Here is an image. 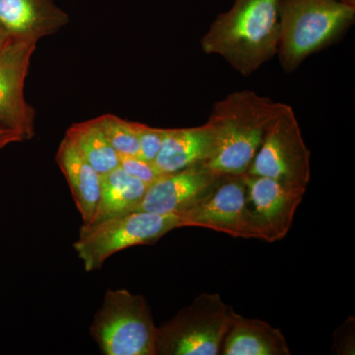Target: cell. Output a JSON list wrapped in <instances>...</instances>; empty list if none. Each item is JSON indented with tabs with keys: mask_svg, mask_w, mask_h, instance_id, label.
<instances>
[{
	"mask_svg": "<svg viewBox=\"0 0 355 355\" xmlns=\"http://www.w3.org/2000/svg\"><path fill=\"white\" fill-rule=\"evenodd\" d=\"M282 0H235L200 40L207 55H218L249 76L277 55Z\"/></svg>",
	"mask_w": 355,
	"mask_h": 355,
	"instance_id": "1",
	"label": "cell"
},
{
	"mask_svg": "<svg viewBox=\"0 0 355 355\" xmlns=\"http://www.w3.org/2000/svg\"><path fill=\"white\" fill-rule=\"evenodd\" d=\"M282 106L251 90L236 91L216 102L207 121L216 128V150L205 165L220 175L246 174Z\"/></svg>",
	"mask_w": 355,
	"mask_h": 355,
	"instance_id": "2",
	"label": "cell"
},
{
	"mask_svg": "<svg viewBox=\"0 0 355 355\" xmlns=\"http://www.w3.org/2000/svg\"><path fill=\"white\" fill-rule=\"evenodd\" d=\"M355 20V0H282L280 65L287 73L323 50Z\"/></svg>",
	"mask_w": 355,
	"mask_h": 355,
	"instance_id": "3",
	"label": "cell"
},
{
	"mask_svg": "<svg viewBox=\"0 0 355 355\" xmlns=\"http://www.w3.org/2000/svg\"><path fill=\"white\" fill-rule=\"evenodd\" d=\"M157 329L144 296L108 289L90 335L105 355H155Z\"/></svg>",
	"mask_w": 355,
	"mask_h": 355,
	"instance_id": "4",
	"label": "cell"
},
{
	"mask_svg": "<svg viewBox=\"0 0 355 355\" xmlns=\"http://www.w3.org/2000/svg\"><path fill=\"white\" fill-rule=\"evenodd\" d=\"M233 313L220 294H200L157 329L155 355L220 354Z\"/></svg>",
	"mask_w": 355,
	"mask_h": 355,
	"instance_id": "5",
	"label": "cell"
},
{
	"mask_svg": "<svg viewBox=\"0 0 355 355\" xmlns=\"http://www.w3.org/2000/svg\"><path fill=\"white\" fill-rule=\"evenodd\" d=\"M183 227L182 212H130L93 227L81 226L74 243L86 272L100 270L110 257L139 245H153L174 229Z\"/></svg>",
	"mask_w": 355,
	"mask_h": 355,
	"instance_id": "6",
	"label": "cell"
},
{
	"mask_svg": "<svg viewBox=\"0 0 355 355\" xmlns=\"http://www.w3.org/2000/svg\"><path fill=\"white\" fill-rule=\"evenodd\" d=\"M310 156L293 109L284 104L268 125L246 174L270 178L305 195L311 178Z\"/></svg>",
	"mask_w": 355,
	"mask_h": 355,
	"instance_id": "7",
	"label": "cell"
},
{
	"mask_svg": "<svg viewBox=\"0 0 355 355\" xmlns=\"http://www.w3.org/2000/svg\"><path fill=\"white\" fill-rule=\"evenodd\" d=\"M244 181L252 238L268 243L284 239L304 195L270 178L244 174Z\"/></svg>",
	"mask_w": 355,
	"mask_h": 355,
	"instance_id": "8",
	"label": "cell"
},
{
	"mask_svg": "<svg viewBox=\"0 0 355 355\" xmlns=\"http://www.w3.org/2000/svg\"><path fill=\"white\" fill-rule=\"evenodd\" d=\"M244 175H222L211 191L182 211L183 227L211 229L235 238H252Z\"/></svg>",
	"mask_w": 355,
	"mask_h": 355,
	"instance_id": "9",
	"label": "cell"
},
{
	"mask_svg": "<svg viewBox=\"0 0 355 355\" xmlns=\"http://www.w3.org/2000/svg\"><path fill=\"white\" fill-rule=\"evenodd\" d=\"M37 44L12 41L0 53V123L17 130L25 140L35 135L36 112L26 101V77Z\"/></svg>",
	"mask_w": 355,
	"mask_h": 355,
	"instance_id": "10",
	"label": "cell"
},
{
	"mask_svg": "<svg viewBox=\"0 0 355 355\" xmlns=\"http://www.w3.org/2000/svg\"><path fill=\"white\" fill-rule=\"evenodd\" d=\"M222 175L205 163L163 174L149 184L137 210L174 214L190 209L214 189Z\"/></svg>",
	"mask_w": 355,
	"mask_h": 355,
	"instance_id": "11",
	"label": "cell"
},
{
	"mask_svg": "<svg viewBox=\"0 0 355 355\" xmlns=\"http://www.w3.org/2000/svg\"><path fill=\"white\" fill-rule=\"evenodd\" d=\"M69 22V14L53 0H0V26L12 41L37 44Z\"/></svg>",
	"mask_w": 355,
	"mask_h": 355,
	"instance_id": "12",
	"label": "cell"
},
{
	"mask_svg": "<svg viewBox=\"0 0 355 355\" xmlns=\"http://www.w3.org/2000/svg\"><path fill=\"white\" fill-rule=\"evenodd\" d=\"M216 132L207 121L200 127L165 128L164 140L154 161L161 174L180 171L198 163H207L216 150Z\"/></svg>",
	"mask_w": 355,
	"mask_h": 355,
	"instance_id": "13",
	"label": "cell"
},
{
	"mask_svg": "<svg viewBox=\"0 0 355 355\" xmlns=\"http://www.w3.org/2000/svg\"><path fill=\"white\" fill-rule=\"evenodd\" d=\"M223 355H291L288 343L279 328L233 313L220 349Z\"/></svg>",
	"mask_w": 355,
	"mask_h": 355,
	"instance_id": "14",
	"label": "cell"
},
{
	"mask_svg": "<svg viewBox=\"0 0 355 355\" xmlns=\"http://www.w3.org/2000/svg\"><path fill=\"white\" fill-rule=\"evenodd\" d=\"M55 159L69 183L83 224L89 223L99 202L101 175L89 164L69 137H64L60 142Z\"/></svg>",
	"mask_w": 355,
	"mask_h": 355,
	"instance_id": "15",
	"label": "cell"
},
{
	"mask_svg": "<svg viewBox=\"0 0 355 355\" xmlns=\"http://www.w3.org/2000/svg\"><path fill=\"white\" fill-rule=\"evenodd\" d=\"M148 188L137 178L116 167L101 175L100 198L94 216L83 227H93L98 224L118 218L135 211Z\"/></svg>",
	"mask_w": 355,
	"mask_h": 355,
	"instance_id": "16",
	"label": "cell"
},
{
	"mask_svg": "<svg viewBox=\"0 0 355 355\" xmlns=\"http://www.w3.org/2000/svg\"><path fill=\"white\" fill-rule=\"evenodd\" d=\"M65 137H69L81 155L100 175L106 174L120 166V155L110 144L94 119L74 123Z\"/></svg>",
	"mask_w": 355,
	"mask_h": 355,
	"instance_id": "17",
	"label": "cell"
},
{
	"mask_svg": "<svg viewBox=\"0 0 355 355\" xmlns=\"http://www.w3.org/2000/svg\"><path fill=\"white\" fill-rule=\"evenodd\" d=\"M94 120L119 155L139 157V139L133 121L123 120L112 114H102Z\"/></svg>",
	"mask_w": 355,
	"mask_h": 355,
	"instance_id": "18",
	"label": "cell"
},
{
	"mask_svg": "<svg viewBox=\"0 0 355 355\" xmlns=\"http://www.w3.org/2000/svg\"><path fill=\"white\" fill-rule=\"evenodd\" d=\"M133 127L139 139V157L154 163L164 140L165 128L149 127L135 121Z\"/></svg>",
	"mask_w": 355,
	"mask_h": 355,
	"instance_id": "19",
	"label": "cell"
},
{
	"mask_svg": "<svg viewBox=\"0 0 355 355\" xmlns=\"http://www.w3.org/2000/svg\"><path fill=\"white\" fill-rule=\"evenodd\" d=\"M120 167L147 186L154 183L162 175L153 163L139 156H120Z\"/></svg>",
	"mask_w": 355,
	"mask_h": 355,
	"instance_id": "20",
	"label": "cell"
},
{
	"mask_svg": "<svg viewBox=\"0 0 355 355\" xmlns=\"http://www.w3.org/2000/svg\"><path fill=\"white\" fill-rule=\"evenodd\" d=\"M354 318H349L334 334L336 354H354Z\"/></svg>",
	"mask_w": 355,
	"mask_h": 355,
	"instance_id": "21",
	"label": "cell"
},
{
	"mask_svg": "<svg viewBox=\"0 0 355 355\" xmlns=\"http://www.w3.org/2000/svg\"><path fill=\"white\" fill-rule=\"evenodd\" d=\"M23 140H25V137H23L22 133L18 132L15 128L0 123V149L14 144V142H20Z\"/></svg>",
	"mask_w": 355,
	"mask_h": 355,
	"instance_id": "22",
	"label": "cell"
},
{
	"mask_svg": "<svg viewBox=\"0 0 355 355\" xmlns=\"http://www.w3.org/2000/svg\"><path fill=\"white\" fill-rule=\"evenodd\" d=\"M12 42L9 35L4 31L3 28L0 26V53H2L7 46Z\"/></svg>",
	"mask_w": 355,
	"mask_h": 355,
	"instance_id": "23",
	"label": "cell"
},
{
	"mask_svg": "<svg viewBox=\"0 0 355 355\" xmlns=\"http://www.w3.org/2000/svg\"><path fill=\"white\" fill-rule=\"evenodd\" d=\"M342 1H349V0H342Z\"/></svg>",
	"mask_w": 355,
	"mask_h": 355,
	"instance_id": "24",
	"label": "cell"
}]
</instances>
